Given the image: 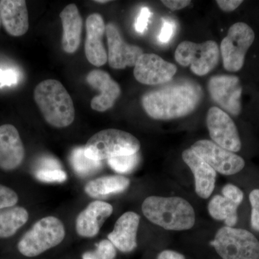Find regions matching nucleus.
<instances>
[{"label":"nucleus","instance_id":"nucleus-23","mask_svg":"<svg viewBox=\"0 0 259 259\" xmlns=\"http://www.w3.org/2000/svg\"><path fill=\"white\" fill-rule=\"evenodd\" d=\"M29 219V213L22 207H11L0 209V238L14 236Z\"/></svg>","mask_w":259,"mask_h":259},{"label":"nucleus","instance_id":"nucleus-34","mask_svg":"<svg viewBox=\"0 0 259 259\" xmlns=\"http://www.w3.org/2000/svg\"><path fill=\"white\" fill-rule=\"evenodd\" d=\"M175 32V25L173 23L168 20H163V26H162L161 32H160L159 39L161 42H168L171 38L172 35Z\"/></svg>","mask_w":259,"mask_h":259},{"label":"nucleus","instance_id":"nucleus-31","mask_svg":"<svg viewBox=\"0 0 259 259\" xmlns=\"http://www.w3.org/2000/svg\"><path fill=\"white\" fill-rule=\"evenodd\" d=\"M222 194L223 197L231 199L238 204H241L244 197V194L241 189L232 184H228L223 187Z\"/></svg>","mask_w":259,"mask_h":259},{"label":"nucleus","instance_id":"nucleus-35","mask_svg":"<svg viewBox=\"0 0 259 259\" xmlns=\"http://www.w3.org/2000/svg\"><path fill=\"white\" fill-rule=\"evenodd\" d=\"M218 6L223 11L232 12L236 10L243 3L241 0H218Z\"/></svg>","mask_w":259,"mask_h":259},{"label":"nucleus","instance_id":"nucleus-14","mask_svg":"<svg viewBox=\"0 0 259 259\" xmlns=\"http://www.w3.org/2000/svg\"><path fill=\"white\" fill-rule=\"evenodd\" d=\"M25 151L18 130L11 124L0 126V168L13 171L23 163Z\"/></svg>","mask_w":259,"mask_h":259},{"label":"nucleus","instance_id":"nucleus-2","mask_svg":"<svg viewBox=\"0 0 259 259\" xmlns=\"http://www.w3.org/2000/svg\"><path fill=\"white\" fill-rule=\"evenodd\" d=\"M142 211L148 221L168 231H186L195 223L193 207L181 197H148Z\"/></svg>","mask_w":259,"mask_h":259},{"label":"nucleus","instance_id":"nucleus-13","mask_svg":"<svg viewBox=\"0 0 259 259\" xmlns=\"http://www.w3.org/2000/svg\"><path fill=\"white\" fill-rule=\"evenodd\" d=\"M106 35L108 45L107 61L110 67L123 69L127 66H135L140 56L144 54L142 49L127 44L115 24H107Z\"/></svg>","mask_w":259,"mask_h":259},{"label":"nucleus","instance_id":"nucleus-32","mask_svg":"<svg viewBox=\"0 0 259 259\" xmlns=\"http://www.w3.org/2000/svg\"><path fill=\"white\" fill-rule=\"evenodd\" d=\"M151 13L147 8H143L135 23L136 31L143 33L147 29L148 21L151 18Z\"/></svg>","mask_w":259,"mask_h":259},{"label":"nucleus","instance_id":"nucleus-27","mask_svg":"<svg viewBox=\"0 0 259 259\" xmlns=\"http://www.w3.org/2000/svg\"><path fill=\"white\" fill-rule=\"evenodd\" d=\"M117 255L115 247L109 240H102L93 250L83 253L82 259H115Z\"/></svg>","mask_w":259,"mask_h":259},{"label":"nucleus","instance_id":"nucleus-19","mask_svg":"<svg viewBox=\"0 0 259 259\" xmlns=\"http://www.w3.org/2000/svg\"><path fill=\"white\" fill-rule=\"evenodd\" d=\"M182 158L193 173L196 193L201 198H209L214 189L216 171L191 148L182 153Z\"/></svg>","mask_w":259,"mask_h":259},{"label":"nucleus","instance_id":"nucleus-26","mask_svg":"<svg viewBox=\"0 0 259 259\" xmlns=\"http://www.w3.org/2000/svg\"><path fill=\"white\" fill-rule=\"evenodd\" d=\"M139 157L138 153L128 156H117L107 161L109 166L117 173L128 174L137 166Z\"/></svg>","mask_w":259,"mask_h":259},{"label":"nucleus","instance_id":"nucleus-3","mask_svg":"<svg viewBox=\"0 0 259 259\" xmlns=\"http://www.w3.org/2000/svg\"><path fill=\"white\" fill-rule=\"evenodd\" d=\"M34 99L44 119L51 125L62 128L74 122V102L60 81L47 79L39 83L34 90Z\"/></svg>","mask_w":259,"mask_h":259},{"label":"nucleus","instance_id":"nucleus-12","mask_svg":"<svg viewBox=\"0 0 259 259\" xmlns=\"http://www.w3.org/2000/svg\"><path fill=\"white\" fill-rule=\"evenodd\" d=\"M177 66L154 54H143L134 66L135 78L146 85L169 82L176 74Z\"/></svg>","mask_w":259,"mask_h":259},{"label":"nucleus","instance_id":"nucleus-36","mask_svg":"<svg viewBox=\"0 0 259 259\" xmlns=\"http://www.w3.org/2000/svg\"><path fill=\"white\" fill-rule=\"evenodd\" d=\"M162 3L171 10H179L183 9L190 5V0H163Z\"/></svg>","mask_w":259,"mask_h":259},{"label":"nucleus","instance_id":"nucleus-11","mask_svg":"<svg viewBox=\"0 0 259 259\" xmlns=\"http://www.w3.org/2000/svg\"><path fill=\"white\" fill-rule=\"evenodd\" d=\"M207 125L214 144L231 152L241 151V141L238 129L227 112L217 107H211L207 112Z\"/></svg>","mask_w":259,"mask_h":259},{"label":"nucleus","instance_id":"nucleus-24","mask_svg":"<svg viewBox=\"0 0 259 259\" xmlns=\"http://www.w3.org/2000/svg\"><path fill=\"white\" fill-rule=\"evenodd\" d=\"M240 204L221 195H215L209 201L208 211L212 218L223 221L226 226L233 228L238 221V208Z\"/></svg>","mask_w":259,"mask_h":259},{"label":"nucleus","instance_id":"nucleus-7","mask_svg":"<svg viewBox=\"0 0 259 259\" xmlns=\"http://www.w3.org/2000/svg\"><path fill=\"white\" fill-rule=\"evenodd\" d=\"M254 40V31L248 24L242 22L233 24L221 44L220 52L225 69L231 72L239 71Z\"/></svg>","mask_w":259,"mask_h":259},{"label":"nucleus","instance_id":"nucleus-5","mask_svg":"<svg viewBox=\"0 0 259 259\" xmlns=\"http://www.w3.org/2000/svg\"><path fill=\"white\" fill-rule=\"evenodd\" d=\"M66 231L59 218L48 216L37 221L20 240L19 252L24 256L36 257L64 241Z\"/></svg>","mask_w":259,"mask_h":259},{"label":"nucleus","instance_id":"nucleus-33","mask_svg":"<svg viewBox=\"0 0 259 259\" xmlns=\"http://www.w3.org/2000/svg\"><path fill=\"white\" fill-rule=\"evenodd\" d=\"M18 75L13 70L0 69V88L11 86L18 82Z\"/></svg>","mask_w":259,"mask_h":259},{"label":"nucleus","instance_id":"nucleus-20","mask_svg":"<svg viewBox=\"0 0 259 259\" xmlns=\"http://www.w3.org/2000/svg\"><path fill=\"white\" fill-rule=\"evenodd\" d=\"M0 18L5 30L12 36H22L28 32V12L24 0H1Z\"/></svg>","mask_w":259,"mask_h":259},{"label":"nucleus","instance_id":"nucleus-17","mask_svg":"<svg viewBox=\"0 0 259 259\" xmlns=\"http://www.w3.org/2000/svg\"><path fill=\"white\" fill-rule=\"evenodd\" d=\"M113 212L111 204L101 200L91 202L76 220V231L83 238H93L100 232V228Z\"/></svg>","mask_w":259,"mask_h":259},{"label":"nucleus","instance_id":"nucleus-18","mask_svg":"<svg viewBox=\"0 0 259 259\" xmlns=\"http://www.w3.org/2000/svg\"><path fill=\"white\" fill-rule=\"evenodd\" d=\"M140 216L134 212H127L117 220L113 231L107 238L117 250L122 253H130L137 247V233Z\"/></svg>","mask_w":259,"mask_h":259},{"label":"nucleus","instance_id":"nucleus-28","mask_svg":"<svg viewBox=\"0 0 259 259\" xmlns=\"http://www.w3.org/2000/svg\"><path fill=\"white\" fill-rule=\"evenodd\" d=\"M35 178L45 183H63L67 180V175L61 168L39 169L35 172Z\"/></svg>","mask_w":259,"mask_h":259},{"label":"nucleus","instance_id":"nucleus-1","mask_svg":"<svg viewBox=\"0 0 259 259\" xmlns=\"http://www.w3.org/2000/svg\"><path fill=\"white\" fill-rule=\"evenodd\" d=\"M202 97V89L197 83L183 80L145 94L142 105L155 120H174L193 112Z\"/></svg>","mask_w":259,"mask_h":259},{"label":"nucleus","instance_id":"nucleus-25","mask_svg":"<svg viewBox=\"0 0 259 259\" xmlns=\"http://www.w3.org/2000/svg\"><path fill=\"white\" fill-rule=\"evenodd\" d=\"M70 163L74 171L80 177H87L101 169L102 161H95L87 157L84 147L73 150L70 156Z\"/></svg>","mask_w":259,"mask_h":259},{"label":"nucleus","instance_id":"nucleus-30","mask_svg":"<svg viewBox=\"0 0 259 259\" xmlns=\"http://www.w3.org/2000/svg\"><path fill=\"white\" fill-rule=\"evenodd\" d=\"M249 200L252 207L250 224L255 231L259 232V189L250 192Z\"/></svg>","mask_w":259,"mask_h":259},{"label":"nucleus","instance_id":"nucleus-9","mask_svg":"<svg viewBox=\"0 0 259 259\" xmlns=\"http://www.w3.org/2000/svg\"><path fill=\"white\" fill-rule=\"evenodd\" d=\"M191 148L214 171L221 175H236L244 168L245 161L243 158L209 140L197 141Z\"/></svg>","mask_w":259,"mask_h":259},{"label":"nucleus","instance_id":"nucleus-22","mask_svg":"<svg viewBox=\"0 0 259 259\" xmlns=\"http://www.w3.org/2000/svg\"><path fill=\"white\" fill-rule=\"evenodd\" d=\"M129 186L130 180L125 177L106 176L89 182L85 186L84 191L93 198H102L121 193L127 190Z\"/></svg>","mask_w":259,"mask_h":259},{"label":"nucleus","instance_id":"nucleus-4","mask_svg":"<svg viewBox=\"0 0 259 259\" xmlns=\"http://www.w3.org/2000/svg\"><path fill=\"white\" fill-rule=\"evenodd\" d=\"M140 148V141L132 134L121 130L106 129L92 136L84 146V151L87 157L102 161L138 153Z\"/></svg>","mask_w":259,"mask_h":259},{"label":"nucleus","instance_id":"nucleus-21","mask_svg":"<svg viewBox=\"0 0 259 259\" xmlns=\"http://www.w3.org/2000/svg\"><path fill=\"white\" fill-rule=\"evenodd\" d=\"M63 27V50L67 54H74L81 44L83 20L77 7L74 4L67 5L60 13Z\"/></svg>","mask_w":259,"mask_h":259},{"label":"nucleus","instance_id":"nucleus-10","mask_svg":"<svg viewBox=\"0 0 259 259\" xmlns=\"http://www.w3.org/2000/svg\"><path fill=\"white\" fill-rule=\"evenodd\" d=\"M208 90L213 101L226 112L238 116L241 112L243 88L234 75H218L209 80Z\"/></svg>","mask_w":259,"mask_h":259},{"label":"nucleus","instance_id":"nucleus-6","mask_svg":"<svg viewBox=\"0 0 259 259\" xmlns=\"http://www.w3.org/2000/svg\"><path fill=\"white\" fill-rule=\"evenodd\" d=\"M210 244L223 259H259L258 240L246 230L223 227Z\"/></svg>","mask_w":259,"mask_h":259},{"label":"nucleus","instance_id":"nucleus-29","mask_svg":"<svg viewBox=\"0 0 259 259\" xmlns=\"http://www.w3.org/2000/svg\"><path fill=\"white\" fill-rule=\"evenodd\" d=\"M18 199V194L14 190L0 185V209L14 207Z\"/></svg>","mask_w":259,"mask_h":259},{"label":"nucleus","instance_id":"nucleus-38","mask_svg":"<svg viewBox=\"0 0 259 259\" xmlns=\"http://www.w3.org/2000/svg\"><path fill=\"white\" fill-rule=\"evenodd\" d=\"M97 3H101V4H105V3H110V1H108V0H106V1H105V0H103V1H100V0H97V1H95Z\"/></svg>","mask_w":259,"mask_h":259},{"label":"nucleus","instance_id":"nucleus-8","mask_svg":"<svg viewBox=\"0 0 259 259\" xmlns=\"http://www.w3.org/2000/svg\"><path fill=\"white\" fill-rule=\"evenodd\" d=\"M220 49L217 42L207 40L202 44L181 42L175 51V59L182 66H190L197 76L208 74L219 62Z\"/></svg>","mask_w":259,"mask_h":259},{"label":"nucleus","instance_id":"nucleus-39","mask_svg":"<svg viewBox=\"0 0 259 259\" xmlns=\"http://www.w3.org/2000/svg\"><path fill=\"white\" fill-rule=\"evenodd\" d=\"M1 18H0V25H1Z\"/></svg>","mask_w":259,"mask_h":259},{"label":"nucleus","instance_id":"nucleus-16","mask_svg":"<svg viewBox=\"0 0 259 259\" xmlns=\"http://www.w3.org/2000/svg\"><path fill=\"white\" fill-rule=\"evenodd\" d=\"M87 38L85 54L90 64L102 66L107 61V51L102 44V37L106 32V25L99 13L90 15L86 21Z\"/></svg>","mask_w":259,"mask_h":259},{"label":"nucleus","instance_id":"nucleus-37","mask_svg":"<svg viewBox=\"0 0 259 259\" xmlns=\"http://www.w3.org/2000/svg\"><path fill=\"white\" fill-rule=\"evenodd\" d=\"M157 259H185V257L175 250H165L158 254Z\"/></svg>","mask_w":259,"mask_h":259},{"label":"nucleus","instance_id":"nucleus-15","mask_svg":"<svg viewBox=\"0 0 259 259\" xmlns=\"http://www.w3.org/2000/svg\"><path fill=\"white\" fill-rule=\"evenodd\" d=\"M86 80L92 88L100 93L92 100V109L103 112L115 105L116 100L120 96L121 89L108 73L102 70H93L89 73Z\"/></svg>","mask_w":259,"mask_h":259}]
</instances>
